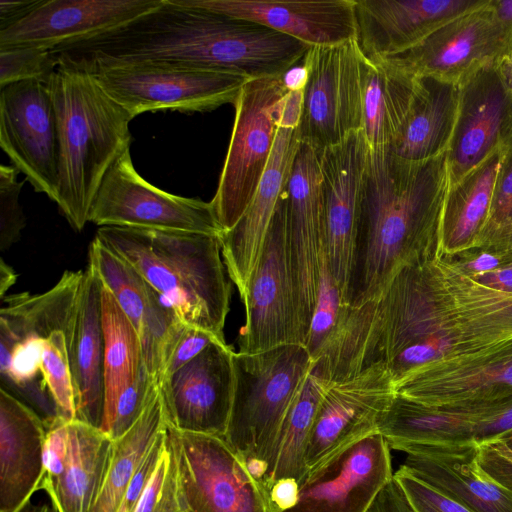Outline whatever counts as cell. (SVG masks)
<instances>
[{"mask_svg":"<svg viewBox=\"0 0 512 512\" xmlns=\"http://www.w3.org/2000/svg\"><path fill=\"white\" fill-rule=\"evenodd\" d=\"M83 62L163 60L244 76H280L294 66L301 43L259 23L163 0L156 9L57 51Z\"/></svg>","mask_w":512,"mask_h":512,"instance_id":"6da1fadb","label":"cell"},{"mask_svg":"<svg viewBox=\"0 0 512 512\" xmlns=\"http://www.w3.org/2000/svg\"><path fill=\"white\" fill-rule=\"evenodd\" d=\"M426 168L369 148L345 305L376 299L399 269L438 256L441 220Z\"/></svg>","mask_w":512,"mask_h":512,"instance_id":"7a4b0ae2","label":"cell"},{"mask_svg":"<svg viewBox=\"0 0 512 512\" xmlns=\"http://www.w3.org/2000/svg\"><path fill=\"white\" fill-rule=\"evenodd\" d=\"M57 56L48 82L58 126L56 204L70 226L81 231L105 175L130 149L132 118L84 66Z\"/></svg>","mask_w":512,"mask_h":512,"instance_id":"3957f363","label":"cell"},{"mask_svg":"<svg viewBox=\"0 0 512 512\" xmlns=\"http://www.w3.org/2000/svg\"><path fill=\"white\" fill-rule=\"evenodd\" d=\"M95 237L157 290L185 325L225 339L231 284L219 236L103 226Z\"/></svg>","mask_w":512,"mask_h":512,"instance_id":"277c9868","label":"cell"},{"mask_svg":"<svg viewBox=\"0 0 512 512\" xmlns=\"http://www.w3.org/2000/svg\"><path fill=\"white\" fill-rule=\"evenodd\" d=\"M413 295L421 338L441 358L512 337V293L476 282L446 258L414 267Z\"/></svg>","mask_w":512,"mask_h":512,"instance_id":"5b68a950","label":"cell"},{"mask_svg":"<svg viewBox=\"0 0 512 512\" xmlns=\"http://www.w3.org/2000/svg\"><path fill=\"white\" fill-rule=\"evenodd\" d=\"M311 366L302 344L254 354L234 352L233 400L224 439L247 466L265 474L282 423Z\"/></svg>","mask_w":512,"mask_h":512,"instance_id":"8992f818","label":"cell"},{"mask_svg":"<svg viewBox=\"0 0 512 512\" xmlns=\"http://www.w3.org/2000/svg\"><path fill=\"white\" fill-rule=\"evenodd\" d=\"M73 61L84 66L132 119L160 109L207 112L227 103L234 104L242 87L250 80L241 75L174 61Z\"/></svg>","mask_w":512,"mask_h":512,"instance_id":"52a82bcc","label":"cell"},{"mask_svg":"<svg viewBox=\"0 0 512 512\" xmlns=\"http://www.w3.org/2000/svg\"><path fill=\"white\" fill-rule=\"evenodd\" d=\"M287 92L282 75L251 79L233 104L235 118L229 147L211 200L223 232L240 220L262 179Z\"/></svg>","mask_w":512,"mask_h":512,"instance_id":"ba28073f","label":"cell"},{"mask_svg":"<svg viewBox=\"0 0 512 512\" xmlns=\"http://www.w3.org/2000/svg\"><path fill=\"white\" fill-rule=\"evenodd\" d=\"M182 512H276L269 490L224 437L168 424Z\"/></svg>","mask_w":512,"mask_h":512,"instance_id":"9c48e42d","label":"cell"},{"mask_svg":"<svg viewBox=\"0 0 512 512\" xmlns=\"http://www.w3.org/2000/svg\"><path fill=\"white\" fill-rule=\"evenodd\" d=\"M298 134L318 153L362 130V54L355 39L311 47Z\"/></svg>","mask_w":512,"mask_h":512,"instance_id":"30bf717a","label":"cell"},{"mask_svg":"<svg viewBox=\"0 0 512 512\" xmlns=\"http://www.w3.org/2000/svg\"><path fill=\"white\" fill-rule=\"evenodd\" d=\"M98 226L183 231L220 236L213 205L161 190L134 168L130 149L111 166L89 213Z\"/></svg>","mask_w":512,"mask_h":512,"instance_id":"8fae6325","label":"cell"},{"mask_svg":"<svg viewBox=\"0 0 512 512\" xmlns=\"http://www.w3.org/2000/svg\"><path fill=\"white\" fill-rule=\"evenodd\" d=\"M242 301L246 321L238 338L239 352L254 354L280 345H303L290 265L284 193Z\"/></svg>","mask_w":512,"mask_h":512,"instance_id":"7c38bea8","label":"cell"},{"mask_svg":"<svg viewBox=\"0 0 512 512\" xmlns=\"http://www.w3.org/2000/svg\"><path fill=\"white\" fill-rule=\"evenodd\" d=\"M396 394L428 407H470L512 398V337L423 364L395 382Z\"/></svg>","mask_w":512,"mask_h":512,"instance_id":"4fadbf2b","label":"cell"},{"mask_svg":"<svg viewBox=\"0 0 512 512\" xmlns=\"http://www.w3.org/2000/svg\"><path fill=\"white\" fill-rule=\"evenodd\" d=\"M290 265L303 345L318 295L325 221L318 152L301 143L284 190Z\"/></svg>","mask_w":512,"mask_h":512,"instance_id":"5bb4252c","label":"cell"},{"mask_svg":"<svg viewBox=\"0 0 512 512\" xmlns=\"http://www.w3.org/2000/svg\"><path fill=\"white\" fill-rule=\"evenodd\" d=\"M0 147L34 190L56 203L58 126L48 82L34 79L0 88Z\"/></svg>","mask_w":512,"mask_h":512,"instance_id":"9a60e30c","label":"cell"},{"mask_svg":"<svg viewBox=\"0 0 512 512\" xmlns=\"http://www.w3.org/2000/svg\"><path fill=\"white\" fill-rule=\"evenodd\" d=\"M390 451L379 432L342 448L308 471L296 503L280 512H368L394 476Z\"/></svg>","mask_w":512,"mask_h":512,"instance_id":"2e32d148","label":"cell"},{"mask_svg":"<svg viewBox=\"0 0 512 512\" xmlns=\"http://www.w3.org/2000/svg\"><path fill=\"white\" fill-rule=\"evenodd\" d=\"M396 396L393 377L384 364L328 385L309 436L308 471L342 448L378 432V424Z\"/></svg>","mask_w":512,"mask_h":512,"instance_id":"e0dca14e","label":"cell"},{"mask_svg":"<svg viewBox=\"0 0 512 512\" xmlns=\"http://www.w3.org/2000/svg\"><path fill=\"white\" fill-rule=\"evenodd\" d=\"M318 154L326 258L345 304L369 146L359 130Z\"/></svg>","mask_w":512,"mask_h":512,"instance_id":"ac0fdd59","label":"cell"},{"mask_svg":"<svg viewBox=\"0 0 512 512\" xmlns=\"http://www.w3.org/2000/svg\"><path fill=\"white\" fill-rule=\"evenodd\" d=\"M234 352L226 342L213 343L159 383L171 427L224 437L233 400Z\"/></svg>","mask_w":512,"mask_h":512,"instance_id":"d6986e66","label":"cell"},{"mask_svg":"<svg viewBox=\"0 0 512 512\" xmlns=\"http://www.w3.org/2000/svg\"><path fill=\"white\" fill-rule=\"evenodd\" d=\"M512 430V398L470 407H428L396 394L378 432L390 449L407 444L479 446Z\"/></svg>","mask_w":512,"mask_h":512,"instance_id":"ffe728a7","label":"cell"},{"mask_svg":"<svg viewBox=\"0 0 512 512\" xmlns=\"http://www.w3.org/2000/svg\"><path fill=\"white\" fill-rule=\"evenodd\" d=\"M89 265L135 328L144 363L158 382L185 324L172 306L128 262L95 237Z\"/></svg>","mask_w":512,"mask_h":512,"instance_id":"44dd1931","label":"cell"},{"mask_svg":"<svg viewBox=\"0 0 512 512\" xmlns=\"http://www.w3.org/2000/svg\"><path fill=\"white\" fill-rule=\"evenodd\" d=\"M163 0H42L30 13L0 30V48L45 47L57 51L123 26Z\"/></svg>","mask_w":512,"mask_h":512,"instance_id":"7402d4cb","label":"cell"},{"mask_svg":"<svg viewBox=\"0 0 512 512\" xmlns=\"http://www.w3.org/2000/svg\"><path fill=\"white\" fill-rule=\"evenodd\" d=\"M300 144L297 128L278 126L269 163L248 208L232 229L219 236L228 277L236 285L241 300L260 258Z\"/></svg>","mask_w":512,"mask_h":512,"instance_id":"603a6c76","label":"cell"},{"mask_svg":"<svg viewBox=\"0 0 512 512\" xmlns=\"http://www.w3.org/2000/svg\"><path fill=\"white\" fill-rule=\"evenodd\" d=\"M189 6L259 23L311 47L355 39L353 0H182Z\"/></svg>","mask_w":512,"mask_h":512,"instance_id":"cb8c5ba5","label":"cell"},{"mask_svg":"<svg viewBox=\"0 0 512 512\" xmlns=\"http://www.w3.org/2000/svg\"><path fill=\"white\" fill-rule=\"evenodd\" d=\"M401 467L472 512H512V491L477 461V447L407 444Z\"/></svg>","mask_w":512,"mask_h":512,"instance_id":"d4e9b609","label":"cell"},{"mask_svg":"<svg viewBox=\"0 0 512 512\" xmlns=\"http://www.w3.org/2000/svg\"><path fill=\"white\" fill-rule=\"evenodd\" d=\"M47 426L41 416L0 388V512H18L40 489Z\"/></svg>","mask_w":512,"mask_h":512,"instance_id":"484cf974","label":"cell"},{"mask_svg":"<svg viewBox=\"0 0 512 512\" xmlns=\"http://www.w3.org/2000/svg\"><path fill=\"white\" fill-rule=\"evenodd\" d=\"M353 1L355 41L368 59H383L416 46L437 21L473 4L466 0Z\"/></svg>","mask_w":512,"mask_h":512,"instance_id":"4316f807","label":"cell"},{"mask_svg":"<svg viewBox=\"0 0 512 512\" xmlns=\"http://www.w3.org/2000/svg\"><path fill=\"white\" fill-rule=\"evenodd\" d=\"M102 282L91 265L83 271L67 348L76 401V419L101 427L104 412Z\"/></svg>","mask_w":512,"mask_h":512,"instance_id":"83f0119b","label":"cell"},{"mask_svg":"<svg viewBox=\"0 0 512 512\" xmlns=\"http://www.w3.org/2000/svg\"><path fill=\"white\" fill-rule=\"evenodd\" d=\"M114 440L84 421H67V451L59 471L43 478L45 490L58 512H88L94 505L109 469Z\"/></svg>","mask_w":512,"mask_h":512,"instance_id":"f1b7e54d","label":"cell"},{"mask_svg":"<svg viewBox=\"0 0 512 512\" xmlns=\"http://www.w3.org/2000/svg\"><path fill=\"white\" fill-rule=\"evenodd\" d=\"M362 132L371 149L387 148L412 108L419 78L362 55Z\"/></svg>","mask_w":512,"mask_h":512,"instance_id":"f546056e","label":"cell"},{"mask_svg":"<svg viewBox=\"0 0 512 512\" xmlns=\"http://www.w3.org/2000/svg\"><path fill=\"white\" fill-rule=\"evenodd\" d=\"M83 271H66L47 292L20 293L3 298L0 330L15 342L26 336L47 338L55 331L69 332Z\"/></svg>","mask_w":512,"mask_h":512,"instance_id":"4dcf8cb0","label":"cell"},{"mask_svg":"<svg viewBox=\"0 0 512 512\" xmlns=\"http://www.w3.org/2000/svg\"><path fill=\"white\" fill-rule=\"evenodd\" d=\"M374 316V300L356 307H343L336 327L312 361L316 371L329 384L350 379L380 364Z\"/></svg>","mask_w":512,"mask_h":512,"instance_id":"1f68e13d","label":"cell"},{"mask_svg":"<svg viewBox=\"0 0 512 512\" xmlns=\"http://www.w3.org/2000/svg\"><path fill=\"white\" fill-rule=\"evenodd\" d=\"M328 385L312 363L282 423L266 464L263 481L268 490L277 481L291 479L299 485L306 477L308 469L305 452L320 401Z\"/></svg>","mask_w":512,"mask_h":512,"instance_id":"d6a6232c","label":"cell"},{"mask_svg":"<svg viewBox=\"0 0 512 512\" xmlns=\"http://www.w3.org/2000/svg\"><path fill=\"white\" fill-rule=\"evenodd\" d=\"M101 307L104 336L103 424L111 416L119 396L136 379L145 363L135 328L103 283Z\"/></svg>","mask_w":512,"mask_h":512,"instance_id":"836d02e7","label":"cell"},{"mask_svg":"<svg viewBox=\"0 0 512 512\" xmlns=\"http://www.w3.org/2000/svg\"><path fill=\"white\" fill-rule=\"evenodd\" d=\"M160 391L155 394L136 423L114 440L112 457L102 489L88 512H118L141 461L157 435L166 429Z\"/></svg>","mask_w":512,"mask_h":512,"instance_id":"e575fe53","label":"cell"},{"mask_svg":"<svg viewBox=\"0 0 512 512\" xmlns=\"http://www.w3.org/2000/svg\"><path fill=\"white\" fill-rule=\"evenodd\" d=\"M499 170V161L487 165L452 215L441 222L437 257L450 258L474 248L490 216Z\"/></svg>","mask_w":512,"mask_h":512,"instance_id":"d590c367","label":"cell"},{"mask_svg":"<svg viewBox=\"0 0 512 512\" xmlns=\"http://www.w3.org/2000/svg\"><path fill=\"white\" fill-rule=\"evenodd\" d=\"M445 111L444 93L439 92L429 96L423 89L419 78L417 93L409 115L395 139L386 149L407 161L426 160L432 155L440 140Z\"/></svg>","mask_w":512,"mask_h":512,"instance_id":"8d00e7d4","label":"cell"},{"mask_svg":"<svg viewBox=\"0 0 512 512\" xmlns=\"http://www.w3.org/2000/svg\"><path fill=\"white\" fill-rule=\"evenodd\" d=\"M505 108V96L492 91L467 119L457 146L456 161L461 169L476 165L493 143Z\"/></svg>","mask_w":512,"mask_h":512,"instance_id":"74e56055","label":"cell"},{"mask_svg":"<svg viewBox=\"0 0 512 512\" xmlns=\"http://www.w3.org/2000/svg\"><path fill=\"white\" fill-rule=\"evenodd\" d=\"M41 375L42 384L54 402L58 416L65 420L76 419L66 331H55L43 339Z\"/></svg>","mask_w":512,"mask_h":512,"instance_id":"f35d334b","label":"cell"},{"mask_svg":"<svg viewBox=\"0 0 512 512\" xmlns=\"http://www.w3.org/2000/svg\"><path fill=\"white\" fill-rule=\"evenodd\" d=\"M320 276L316 304L304 344L312 361L336 327L345 306L341 290L329 270L326 255Z\"/></svg>","mask_w":512,"mask_h":512,"instance_id":"ab89813d","label":"cell"},{"mask_svg":"<svg viewBox=\"0 0 512 512\" xmlns=\"http://www.w3.org/2000/svg\"><path fill=\"white\" fill-rule=\"evenodd\" d=\"M57 65L58 56L49 48L35 46L0 48V88L34 79L49 82Z\"/></svg>","mask_w":512,"mask_h":512,"instance_id":"60d3db41","label":"cell"},{"mask_svg":"<svg viewBox=\"0 0 512 512\" xmlns=\"http://www.w3.org/2000/svg\"><path fill=\"white\" fill-rule=\"evenodd\" d=\"M134 512H182L175 455L168 429L157 466Z\"/></svg>","mask_w":512,"mask_h":512,"instance_id":"b9f144b4","label":"cell"},{"mask_svg":"<svg viewBox=\"0 0 512 512\" xmlns=\"http://www.w3.org/2000/svg\"><path fill=\"white\" fill-rule=\"evenodd\" d=\"M158 390V382L144 366L136 379L119 396L111 416L100 429L112 440L120 438L140 418Z\"/></svg>","mask_w":512,"mask_h":512,"instance_id":"7bdbcfd3","label":"cell"},{"mask_svg":"<svg viewBox=\"0 0 512 512\" xmlns=\"http://www.w3.org/2000/svg\"><path fill=\"white\" fill-rule=\"evenodd\" d=\"M18 170L2 164L0 166V251L3 252L17 242L25 227V216L19 202L24 181L17 180Z\"/></svg>","mask_w":512,"mask_h":512,"instance_id":"ee69618b","label":"cell"},{"mask_svg":"<svg viewBox=\"0 0 512 512\" xmlns=\"http://www.w3.org/2000/svg\"><path fill=\"white\" fill-rule=\"evenodd\" d=\"M394 478L402 487L415 512H472L414 477L401 466L394 472Z\"/></svg>","mask_w":512,"mask_h":512,"instance_id":"f6af8a7d","label":"cell"},{"mask_svg":"<svg viewBox=\"0 0 512 512\" xmlns=\"http://www.w3.org/2000/svg\"><path fill=\"white\" fill-rule=\"evenodd\" d=\"M477 461L491 478L512 491V430L477 446Z\"/></svg>","mask_w":512,"mask_h":512,"instance_id":"bcb514c9","label":"cell"},{"mask_svg":"<svg viewBox=\"0 0 512 512\" xmlns=\"http://www.w3.org/2000/svg\"><path fill=\"white\" fill-rule=\"evenodd\" d=\"M226 342L208 331L185 325L165 364L159 383L192 361L208 346Z\"/></svg>","mask_w":512,"mask_h":512,"instance_id":"7dc6e473","label":"cell"},{"mask_svg":"<svg viewBox=\"0 0 512 512\" xmlns=\"http://www.w3.org/2000/svg\"><path fill=\"white\" fill-rule=\"evenodd\" d=\"M446 259L469 277L493 271L506 263L493 252L477 248Z\"/></svg>","mask_w":512,"mask_h":512,"instance_id":"c3c4849f","label":"cell"},{"mask_svg":"<svg viewBox=\"0 0 512 512\" xmlns=\"http://www.w3.org/2000/svg\"><path fill=\"white\" fill-rule=\"evenodd\" d=\"M368 512H415V510L393 476L378 493Z\"/></svg>","mask_w":512,"mask_h":512,"instance_id":"681fc988","label":"cell"},{"mask_svg":"<svg viewBox=\"0 0 512 512\" xmlns=\"http://www.w3.org/2000/svg\"><path fill=\"white\" fill-rule=\"evenodd\" d=\"M510 219H512V168L501 183L485 227L499 225Z\"/></svg>","mask_w":512,"mask_h":512,"instance_id":"f907efd6","label":"cell"},{"mask_svg":"<svg viewBox=\"0 0 512 512\" xmlns=\"http://www.w3.org/2000/svg\"><path fill=\"white\" fill-rule=\"evenodd\" d=\"M42 0L10 1L0 0V30L20 21Z\"/></svg>","mask_w":512,"mask_h":512,"instance_id":"816d5d0a","label":"cell"},{"mask_svg":"<svg viewBox=\"0 0 512 512\" xmlns=\"http://www.w3.org/2000/svg\"><path fill=\"white\" fill-rule=\"evenodd\" d=\"M298 483L291 479L275 482L269 488L270 498L276 512L291 508L297 501Z\"/></svg>","mask_w":512,"mask_h":512,"instance_id":"f5cc1de1","label":"cell"},{"mask_svg":"<svg viewBox=\"0 0 512 512\" xmlns=\"http://www.w3.org/2000/svg\"><path fill=\"white\" fill-rule=\"evenodd\" d=\"M302 105L303 90L287 92L282 102L279 126L298 128Z\"/></svg>","mask_w":512,"mask_h":512,"instance_id":"db71d44e","label":"cell"},{"mask_svg":"<svg viewBox=\"0 0 512 512\" xmlns=\"http://www.w3.org/2000/svg\"><path fill=\"white\" fill-rule=\"evenodd\" d=\"M471 278L487 287L512 293V261L498 269Z\"/></svg>","mask_w":512,"mask_h":512,"instance_id":"11a10c76","label":"cell"},{"mask_svg":"<svg viewBox=\"0 0 512 512\" xmlns=\"http://www.w3.org/2000/svg\"><path fill=\"white\" fill-rule=\"evenodd\" d=\"M307 79L308 68L304 59L282 75L283 84L288 92L304 90Z\"/></svg>","mask_w":512,"mask_h":512,"instance_id":"9f6ffc18","label":"cell"},{"mask_svg":"<svg viewBox=\"0 0 512 512\" xmlns=\"http://www.w3.org/2000/svg\"><path fill=\"white\" fill-rule=\"evenodd\" d=\"M17 279V275L15 271L5 263V261L0 259V296L3 299L5 297V293L10 289L11 286L15 283Z\"/></svg>","mask_w":512,"mask_h":512,"instance_id":"6f0895ef","label":"cell"},{"mask_svg":"<svg viewBox=\"0 0 512 512\" xmlns=\"http://www.w3.org/2000/svg\"><path fill=\"white\" fill-rule=\"evenodd\" d=\"M18 512H58L56 507L51 503L34 504L28 501Z\"/></svg>","mask_w":512,"mask_h":512,"instance_id":"680465c9","label":"cell"},{"mask_svg":"<svg viewBox=\"0 0 512 512\" xmlns=\"http://www.w3.org/2000/svg\"><path fill=\"white\" fill-rule=\"evenodd\" d=\"M499 14L504 20H512V0H505L500 3Z\"/></svg>","mask_w":512,"mask_h":512,"instance_id":"91938a15","label":"cell"}]
</instances>
